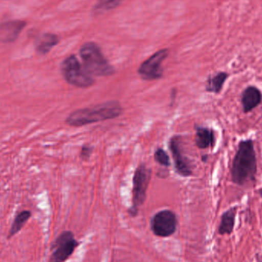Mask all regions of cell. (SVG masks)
<instances>
[{"mask_svg": "<svg viewBox=\"0 0 262 262\" xmlns=\"http://www.w3.org/2000/svg\"><path fill=\"white\" fill-rule=\"evenodd\" d=\"M154 159L161 166L168 167L170 165L167 152L162 148H159L156 150L155 154H154Z\"/></svg>", "mask_w": 262, "mask_h": 262, "instance_id": "18", "label": "cell"}, {"mask_svg": "<svg viewBox=\"0 0 262 262\" xmlns=\"http://www.w3.org/2000/svg\"><path fill=\"white\" fill-rule=\"evenodd\" d=\"M238 207L233 206L229 208L226 212H223L220 219V224L219 226L218 233L221 235H230L233 233L235 229V220H236Z\"/></svg>", "mask_w": 262, "mask_h": 262, "instance_id": "13", "label": "cell"}, {"mask_svg": "<svg viewBox=\"0 0 262 262\" xmlns=\"http://www.w3.org/2000/svg\"><path fill=\"white\" fill-rule=\"evenodd\" d=\"M229 74L226 72H220L209 77L206 81V91L209 93L219 95L221 93L225 83L229 78Z\"/></svg>", "mask_w": 262, "mask_h": 262, "instance_id": "14", "label": "cell"}, {"mask_svg": "<svg viewBox=\"0 0 262 262\" xmlns=\"http://www.w3.org/2000/svg\"><path fill=\"white\" fill-rule=\"evenodd\" d=\"M195 142L200 149H213L216 143L215 130L209 127H196Z\"/></svg>", "mask_w": 262, "mask_h": 262, "instance_id": "12", "label": "cell"}, {"mask_svg": "<svg viewBox=\"0 0 262 262\" xmlns=\"http://www.w3.org/2000/svg\"><path fill=\"white\" fill-rule=\"evenodd\" d=\"M177 215L171 210L165 209L154 215L150 226L154 235L160 238H168L175 233L177 229Z\"/></svg>", "mask_w": 262, "mask_h": 262, "instance_id": "7", "label": "cell"}, {"mask_svg": "<svg viewBox=\"0 0 262 262\" xmlns=\"http://www.w3.org/2000/svg\"><path fill=\"white\" fill-rule=\"evenodd\" d=\"M31 212L28 210L21 211L18 215L15 216L13 223H12V226H11L10 230H9V238L15 235V234L18 233L21 229H23L24 225L26 224V222L29 220L31 217Z\"/></svg>", "mask_w": 262, "mask_h": 262, "instance_id": "16", "label": "cell"}, {"mask_svg": "<svg viewBox=\"0 0 262 262\" xmlns=\"http://www.w3.org/2000/svg\"><path fill=\"white\" fill-rule=\"evenodd\" d=\"M26 23L23 20H10L0 24V41L3 43L13 42L18 38Z\"/></svg>", "mask_w": 262, "mask_h": 262, "instance_id": "10", "label": "cell"}, {"mask_svg": "<svg viewBox=\"0 0 262 262\" xmlns=\"http://www.w3.org/2000/svg\"><path fill=\"white\" fill-rule=\"evenodd\" d=\"M122 113V106L118 101H107L94 107L75 111L68 117L66 123L72 127H82L100 121L115 119L121 116Z\"/></svg>", "mask_w": 262, "mask_h": 262, "instance_id": "2", "label": "cell"}, {"mask_svg": "<svg viewBox=\"0 0 262 262\" xmlns=\"http://www.w3.org/2000/svg\"><path fill=\"white\" fill-rule=\"evenodd\" d=\"M259 193H260V195H261V196L262 197V188L259 190Z\"/></svg>", "mask_w": 262, "mask_h": 262, "instance_id": "20", "label": "cell"}, {"mask_svg": "<svg viewBox=\"0 0 262 262\" xmlns=\"http://www.w3.org/2000/svg\"><path fill=\"white\" fill-rule=\"evenodd\" d=\"M79 246V243L71 231L63 232L54 242L52 246V255L49 262L67 261Z\"/></svg>", "mask_w": 262, "mask_h": 262, "instance_id": "6", "label": "cell"}, {"mask_svg": "<svg viewBox=\"0 0 262 262\" xmlns=\"http://www.w3.org/2000/svg\"><path fill=\"white\" fill-rule=\"evenodd\" d=\"M151 178V169L145 164L137 168L133 179L132 206L129 212L132 216H136L139 208L144 203L146 191Z\"/></svg>", "mask_w": 262, "mask_h": 262, "instance_id": "5", "label": "cell"}, {"mask_svg": "<svg viewBox=\"0 0 262 262\" xmlns=\"http://www.w3.org/2000/svg\"><path fill=\"white\" fill-rule=\"evenodd\" d=\"M169 54L168 49H161L143 61L138 69V73L146 81H154L163 76V61Z\"/></svg>", "mask_w": 262, "mask_h": 262, "instance_id": "8", "label": "cell"}, {"mask_svg": "<svg viewBox=\"0 0 262 262\" xmlns=\"http://www.w3.org/2000/svg\"><path fill=\"white\" fill-rule=\"evenodd\" d=\"M80 55L83 66L92 76H110L115 73V69L109 63L101 48L95 42H87L81 46Z\"/></svg>", "mask_w": 262, "mask_h": 262, "instance_id": "3", "label": "cell"}, {"mask_svg": "<svg viewBox=\"0 0 262 262\" xmlns=\"http://www.w3.org/2000/svg\"><path fill=\"white\" fill-rule=\"evenodd\" d=\"M122 1L123 0H98L95 6V12H102L112 10L118 7Z\"/></svg>", "mask_w": 262, "mask_h": 262, "instance_id": "17", "label": "cell"}, {"mask_svg": "<svg viewBox=\"0 0 262 262\" xmlns=\"http://www.w3.org/2000/svg\"><path fill=\"white\" fill-rule=\"evenodd\" d=\"M61 70L64 80L75 87L87 89L95 83L93 77L81 66L75 55H70L63 61Z\"/></svg>", "mask_w": 262, "mask_h": 262, "instance_id": "4", "label": "cell"}, {"mask_svg": "<svg viewBox=\"0 0 262 262\" xmlns=\"http://www.w3.org/2000/svg\"><path fill=\"white\" fill-rule=\"evenodd\" d=\"M59 42V37L55 34L45 33L36 41V51L41 55L49 53Z\"/></svg>", "mask_w": 262, "mask_h": 262, "instance_id": "15", "label": "cell"}, {"mask_svg": "<svg viewBox=\"0 0 262 262\" xmlns=\"http://www.w3.org/2000/svg\"><path fill=\"white\" fill-rule=\"evenodd\" d=\"M92 152V148L88 145H84L81 149V157L83 160H88Z\"/></svg>", "mask_w": 262, "mask_h": 262, "instance_id": "19", "label": "cell"}, {"mask_svg": "<svg viewBox=\"0 0 262 262\" xmlns=\"http://www.w3.org/2000/svg\"><path fill=\"white\" fill-rule=\"evenodd\" d=\"M262 103L261 90L255 85H249L242 94L241 104L245 114L250 113Z\"/></svg>", "mask_w": 262, "mask_h": 262, "instance_id": "11", "label": "cell"}, {"mask_svg": "<svg viewBox=\"0 0 262 262\" xmlns=\"http://www.w3.org/2000/svg\"><path fill=\"white\" fill-rule=\"evenodd\" d=\"M180 137H172L169 142V149L174 160V165L177 172L183 177L192 175V165L190 160L185 156L182 148Z\"/></svg>", "mask_w": 262, "mask_h": 262, "instance_id": "9", "label": "cell"}, {"mask_svg": "<svg viewBox=\"0 0 262 262\" xmlns=\"http://www.w3.org/2000/svg\"><path fill=\"white\" fill-rule=\"evenodd\" d=\"M258 172L255 143L252 139L241 140L232 160L231 180L234 184L243 186L256 178Z\"/></svg>", "mask_w": 262, "mask_h": 262, "instance_id": "1", "label": "cell"}]
</instances>
